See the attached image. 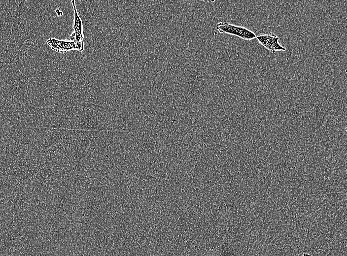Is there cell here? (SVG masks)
Instances as JSON below:
<instances>
[{
  "label": "cell",
  "instance_id": "6da1fadb",
  "mask_svg": "<svg viewBox=\"0 0 347 256\" xmlns=\"http://www.w3.org/2000/svg\"><path fill=\"white\" fill-rule=\"evenodd\" d=\"M215 29L220 33L235 35L246 40H250L256 37L255 33L248 29L227 22L218 23Z\"/></svg>",
  "mask_w": 347,
  "mask_h": 256
},
{
  "label": "cell",
  "instance_id": "5b68a950",
  "mask_svg": "<svg viewBox=\"0 0 347 256\" xmlns=\"http://www.w3.org/2000/svg\"><path fill=\"white\" fill-rule=\"evenodd\" d=\"M55 11L58 16H61L63 14V12L60 11V8L57 9Z\"/></svg>",
  "mask_w": 347,
  "mask_h": 256
},
{
  "label": "cell",
  "instance_id": "7a4b0ae2",
  "mask_svg": "<svg viewBox=\"0 0 347 256\" xmlns=\"http://www.w3.org/2000/svg\"><path fill=\"white\" fill-rule=\"evenodd\" d=\"M46 43L52 50L62 53L71 50L82 51L84 49L83 41L77 42L49 38L46 40Z\"/></svg>",
  "mask_w": 347,
  "mask_h": 256
},
{
  "label": "cell",
  "instance_id": "3957f363",
  "mask_svg": "<svg viewBox=\"0 0 347 256\" xmlns=\"http://www.w3.org/2000/svg\"><path fill=\"white\" fill-rule=\"evenodd\" d=\"M256 38L261 45L272 53H275L277 51H286V49L279 43V38L274 33L261 34L256 35Z\"/></svg>",
  "mask_w": 347,
  "mask_h": 256
},
{
  "label": "cell",
  "instance_id": "8992f818",
  "mask_svg": "<svg viewBox=\"0 0 347 256\" xmlns=\"http://www.w3.org/2000/svg\"><path fill=\"white\" fill-rule=\"evenodd\" d=\"M302 256H311V255H309V254L304 253V254Z\"/></svg>",
  "mask_w": 347,
  "mask_h": 256
},
{
  "label": "cell",
  "instance_id": "277c9868",
  "mask_svg": "<svg viewBox=\"0 0 347 256\" xmlns=\"http://www.w3.org/2000/svg\"><path fill=\"white\" fill-rule=\"evenodd\" d=\"M71 3L73 8L74 14L73 26L74 32L70 34L69 38L71 41H83L84 36L82 22L77 10L75 1L74 0H71Z\"/></svg>",
  "mask_w": 347,
  "mask_h": 256
}]
</instances>
